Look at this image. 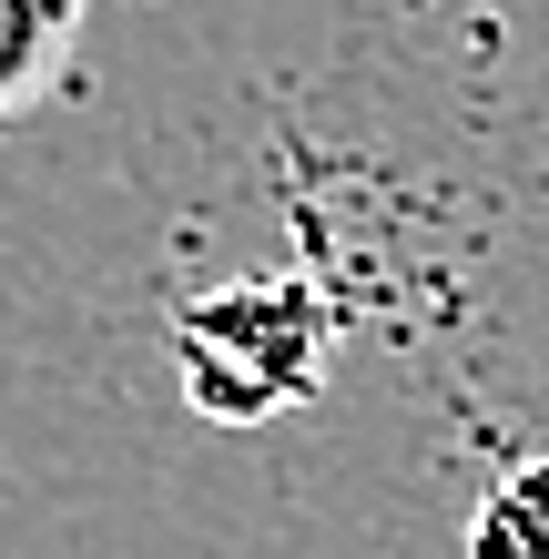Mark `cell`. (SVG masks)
<instances>
[{"mask_svg": "<svg viewBox=\"0 0 549 559\" xmlns=\"http://www.w3.org/2000/svg\"><path fill=\"white\" fill-rule=\"evenodd\" d=\"M326 295L306 275H235L214 295H193L174 316V367H183V407L214 427H265L285 407L315 397L326 377Z\"/></svg>", "mask_w": 549, "mask_h": 559, "instance_id": "cell-1", "label": "cell"}, {"mask_svg": "<svg viewBox=\"0 0 549 559\" xmlns=\"http://www.w3.org/2000/svg\"><path fill=\"white\" fill-rule=\"evenodd\" d=\"M82 11L92 0H0V133H11L31 103H51L61 61L82 41Z\"/></svg>", "mask_w": 549, "mask_h": 559, "instance_id": "cell-2", "label": "cell"}, {"mask_svg": "<svg viewBox=\"0 0 549 559\" xmlns=\"http://www.w3.org/2000/svg\"><path fill=\"white\" fill-rule=\"evenodd\" d=\"M468 549H478V559H549V457L509 468L489 499H478Z\"/></svg>", "mask_w": 549, "mask_h": 559, "instance_id": "cell-3", "label": "cell"}]
</instances>
